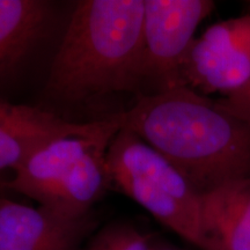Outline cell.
<instances>
[{
	"label": "cell",
	"mask_w": 250,
	"mask_h": 250,
	"mask_svg": "<svg viewBox=\"0 0 250 250\" xmlns=\"http://www.w3.org/2000/svg\"><path fill=\"white\" fill-rule=\"evenodd\" d=\"M143 87L148 94L186 87L182 64L199 24L214 9L211 0H144ZM147 95V94H146Z\"/></svg>",
	"instance_id": "obj_5"
},
{
	"label": "cell",
	"mask_w": 250,
	"mask_h": 250,
	"mask_svg": "<svg viewBox=\"0 0 250 250\" xmlns=\"http://www.w3.org/2000/svg\"><path fill=\"white\" fill-rule=\"evenodd\" d=\"M107 118L72 123L52 112L0 98V170H17L31 155L55 140L101 130Z\"/></svg>",
	"instance_id": "obj_7"
},
{
	"label": "cell",
	"mask_w": 250,
	"mask_h": 250,
	"mask_svg": "<svg viewBox=\"0 0 250 250\" xmlns=\"http://www.w3.org/2000/svg\"><path fill=\"white\" fill-rule=\"evenodd\" d=\"M90 217L72 219L0 199V250H79Z\"/></svg>",
	"instance_id": "obj_8"
},
{
	"label": "cell",
	"mask_w": 250,
	"mask_h": 250,
	"mask_svg": "<svg viewBox=\"0 0 250 250\" xmlns=\"http://www.w3.org/2000/svg\"><path fill=\"white\" fill-rule=\"evenodd\" d=\"M110 187L201 250H218L206 232L202 195L164 156L122 127L107 154Z\"/></svg>",
	"instance_id": "obj_4"
},
{
	"label": "cell",
	"mask_w": 250,
	"mask_h": 250,
	"mask_svg": "<svg viewBox=\"0 0 250 250\" xmlns=\"http://www.w3.org/2000/svg\"><path fill=\"white\" fill-rule=\"evenodd\" d=\"M153 250H180V249L174 248V247H170V246H156V245H154V247H153Z\"/></svg>",
	"instance_id": "obj_13"
},
{
	"label": "cell",
	"mask_w": 250,
	"mask_h": 250,
	"mask_svg": "<svg viewBox=\"0 0 250 250\" xmlns=\"http://www.w3.org/2000/svg\"><path fill=\"white\" fill-rule=\"evenodd\" d=\"M186 87L225 98L250 86V14L219 21L193 40L182 64Z\"/></svg>",
	"instance_id": "obj_6"
},
{
	"label": "cell",
	"mask_w": 250,
	"mask_h": 250,
	"mask_svg": "<svg viewBox=\"0 0 250 250\" xmlns=\"http://www.w3.org/2000/svg\"><path fill=\"white\" fill-rule=\"evenodd\" d=\"M51 4L0 0V83L14 76L45 33Z\"/></svg>",
	"instance_id": "obj_9"
},
{
	"label": "cell",
	"mask_w": 250,
	"mask_h": 250,
	"mask_svg": "<svg viewBox=\"0 0 250 250\" xmlns=\"http://www.w3.org/2000/svg\"><path fill=\"white\" fill-rule=\"evenodd\" d=\"M151 239L130 224L115 223L90 240L88 250H153Z\"/></svg>",
	"instance_id": "obj_11"
},
{
	"label": "cell",
	"mask_w": 250,
	"mask_h": 250,
	"mask_svg": "<svg viewBox=\"0 0 250 250\" xmlns=\"http://www.w3.org/2000/svg\"><path fill=\"white\" fill-rule=\"evenodd\" d=\"M218 101L228 112L250 123V86L241 93L221 98Z\"/></svg>",
	"instance_id": "obj_12"
},
{
	"label": "cell",
	"mask_w": 250,
	"mask_h": 250,
	"mask_svg": "<svg viewBox=\"0 0 250 250\" xmlns=\"http://www.w3.org/2000/svg\"><path fill=\"white\" fill-rule=\"evenodd\" d=\"M206 232L218 250H250V179L202 196Z\"/></svg>",
	"instance_id": "obj_10"
},
{
	"label": "cell",
	"mask_w": 250,
	"mask_h": 250,
	"mask_svg": "<svg viewBox=\"0 0 250 250\" xmlns=\"http://www.w3.org/2000/svg\"><path fill=\"white\" fill-rule=\"evenodd\" d=\"M123 125L122 112L107 118L96 132L48 144L20 166L4 187L62 217H88L92 206L110 187L108 149Z\"/></svg>",
	"instance_id": "obj_3"
},
{
	"label": "cell",
	"mask_w": 250,
	"mask_h": 250,
	"mask_svg": "<svg viewBox=\"0 0 250 250\" xmlns=\"http://www.w3.org/2000/svg\"><path fill=\"white\" fill-rule=\"evenodd\" d=\"M144 0H83L52 61L45 95L80 103L143 87Z\"/></svg>",
	"instance_id": "obj_2"
},
{
	"label": "cell",
	"mask_w": 250,
	"mask_h": 250,
	"mask_svg": "<svg viewBox=\"0 0 250 250\" xmlns=\"http://www.w3.org/2000/svg\"><path fill=\"white\" fill-rule=\"evenodd\" d=\"M124 129L164 156L199 195L250 179V123L189 87L142 95Z\"/></svg>",
	"instance_id": "obj_1"
}]
</instances>
